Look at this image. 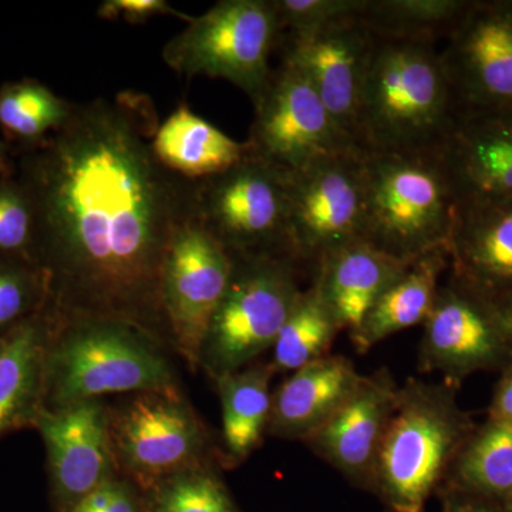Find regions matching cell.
Instances as JSON below:
<instances>
[{"label": "cell", "mask_w": 512, "mask_h": 512, "mask_svg": "<svg viewBox=\"0 0 512 512\" xmlns=\"http://www.w3.org/2000/svg\"><path fill=\"white\" fill-rule=\"evenodd\" d=\"M363 153L309 165L289 181V242L299 266H318L339 249L365 241Z\"/></svg>", "instance_id": "10"}, {"label": "cell", "mask_w": 512, "mask_h": 512, "mask_svg": "<svg viewBox=\"0 0 512 512\" xmlns=\"http://www.w3.org/2000/svg\"><path fill=\"white\" fill-rule=\"evenodd\" d=\"M281 40L311 35L330 25L360 18L367 0H272Z\"/></svg>", "instance_id": "33"}, {"label": "cell", "mask_w": 512, "mask_h": 512, "mask_svg": "<svg viewBox=\"0 0 512 512\" xmlns=\"http://www.w3.org/2000/svg\"><path fill=\"white\" fill-rule=\"evenodd\" d=\"M35 429L47 454L55 512H70L107 481L121 476L111 446L109 406L103 399L45 409Z\"/></svg>", "instance_id": "15"}, {"label": "cell", "mask_w": 512, "mask_h": 512, "mask_svg": "<svg viewBox=\"0 0 512 512\" xmlns=\"http://www.w3.org/2000/svg\"><path fill=\"white\" fill-rule=\"evenodd\" d=\"M500 373V380L495 386L493 399L488 407V417L512 423V362Z\"/></svg>", "instance_id": "36"}, {"label": "cell", "mask_w": 512, "mask_h": 512, "mask_svg": "<svg viewBox=\"0 0 512 512\" xmlns=\"http://www.w3.org/2000/svg\"><path fill=\"white\" fill-rule=\"evenodd\" d=\"M53 315V313H52ZM46 355L45 407L109 394L177 389L168 343L154 333L100 316H56Z\"/></svg>", "instance_id": "2"}, {"label": "cell", "mask_w": 512, "mask_h": 512, "mask_svg": "<svg viewBox=\"0 0 512 512\" xmlns=\"http://www.w3.org/2000/svg\"><path fill=\"white\" fill-rule=\"evenodd\" d=\"M97 15L104 20H123L131 25H140L157 16L171 15L190 22L192 16L175 10L165 0H104Z\"/></svg>", "instance_id": "34"}, {"label": "cell", "mask_w": 512, "mask_h": 512, "mask_svg": "<svg viewBox=\"0 0 512 512\" xmlns=\"http://www.w3.org/2000/svg\"><path fill=\"white\" fill-rule=\"evenodd\" d=\"M3 349H5V335L0 336V355H2Z\"/></svg>", "instance_id": "41"}, {"label": "cell", "mask_w": 512, "mask_h": 512, "mask_svg": "<svg viewBox=\"0 0 512 512\" xmlns=\"http://www.w3.org/2000/svg\"><path fill=\"white\" fill-rule=\"evenodd\" d=\"M456 116L436 43L375 37L357 116L356 140L363 151L437 150Z\"/></svg>", "instance_id": "3"}, {"label": "cell", "mask_w": 512, "mask_h": 512, "mask_svg": "<svg viewBox=\"0 0 512 512\" xmlns=\"http://www.w3.org/2000/svg\"><path fill=\"white\" fill-rule=\"evenodd\" d=\"M73 103L56 96L37 80L0 87V128L13 140L32 147L69 119Z\"/></svg>", "instance_id": "29"}, {"label": "cell", "mask_w": 512, "mask_h": 512, "mask_svg": "<svg viewBox=\"0 0 512 512\" xmlns=\"http://www.w3.org/2000/svg\"><path fill=\"white\" fill-rule=\"evenodd\" d=\"M302 292L292 258H234L231 281L202 345L200 369L215 380L255 363L274 346Z\"/></svg>", "instance_id": "6"}, {"label": "cell", "mask_w": 512, "mask_h": 512, "mask_svg": "<svg viewBox=\"0 0 512 512\" xmlns=\"http://www.w3.org/2000/svg\"><path fill=\"white\" fill-rule=\"evenodd\" d=\"M349 357L328 355L292 372L272 394L268 436L311 439L362 382Z\"/></svg>", "instance_id": "20"}, {"label": "cell", "mask_w": 512, "mask_h": 512, "mask_svg": "<svg viewBox=\"0 0 512 512\" xmlns=\"http://www.w3.org/2000/svg\"><path fill=\"white\" fill-rule=\"evenodd\" d=\"M109 427L121 476L143 493L208 461V431L180 387L128 394L109 406Z\"/></svg>", "instance_id": "9"}, {"label": "cell", "mask_w": 512, "mask_h": 512, "mask_svg": "<svg viewBox=\"0 0 512 512\" xmlns=\"http://www.w3.org/2000/svg\"><path fill=\"white\" fill-rule=\"evenodd\" d=\"M36 214L20 181L0 180V258L35 262ZM37 266V265H36Z\"/></svg>", "instance_id": "32"}, {"label": "cell", "mask_w": 512, "mask_h": 512, "mask_svg": "<svg viewBox=\"0 0 512 512\" xmlns=\"http://www.w3.org/2000/svg\"><path fill=\"white\" fill-rule=\"evenodd\" d=\"M503 505L512 495V423L487 417L458 451L439 495Z\"/></svg>", "instance_id": "26"}, {"label": "cell", "mask_w": 512, "mask_h": 512, "mask_svg": "<svg viewBox=\"0 0 512 512\" xmlns=\"http://www.w3.org/2000/svg\"><path fill=\"white\" fill-rule=\"evenodd\" d=\"M410 265L384 254L369 242L357 241L322 259L313 269L312 286L340 332L348 330L350 335Z\"/></svg>", "instance_id": "21"}, {"label": "cell", "mask_w": 512, "mask_h": 512, "mask_svg": "<svg viewBox=\"0 0 512 512\" xmlns=\"http://www.w3.org/2000/svg\"><path fill=\"white\" fill-rule=\"evenodd\" d=\"M143 494L147 512H239L210 461L185 468Z\"/></svg>", "instance_id": "30"}, {"label": "cell", "mask_w": 512, "mask_h": 512, "mask_svg": "<svg viewBox=\"0 0 512 512\" xmlns=\"http://www.w3.org/2000/svg\"><path fill=\"white\" fill-rule=\"evenodd\" d=\"M503 508L505 512H512V495L507 501H505Z\"/></svg>", "instance_id": "40"}, {"label": "cell", "mask_w": 512, "mask_h": 512, "mask_svg": "<svg viewBox=\"0 0 512 512\" xmlns=\"http://www.w3.org/2000/svg\"><path fill=\"white\" fill-rule=\"evenodd\" d=\"M52 312L43 308L5 333L0 355V437L33 427L45 409L46 355Z\"/></svg>", "instance_id": "22"}, {"label": "cell", "mask_w": 512, "mask_h": 512, "mask_svg": "<svg viewBox=\"0 0 512 512\" xmlns=\"http://www.w3.org/2000/svg\"><path fill=\"white\" fill-rule=\"evenodd\" d=\"M232 271L234 258L197 220L192 207L174 229L161 275L171 346L191 372L200 369L202 345Z\"/></svg>", "instance_id": "11"}, {"label": "cell", "mask_w": 512, "mask_h": 512, "mask_svg": "<svg viewBox=\"0 0 512 512\" xmlns=\"http://www.w3.org/2000/svg\"><path fill=\"white\" fill-rule=\"evenodd\" d=\"M289 181L249 150L224 173L194 181V215L232 258H292Z\"/></svg>", "instance_id": "8"}, {"label": "cell", "mask_w": 512, "mask_h": 512, "mask_svg": "<svg viewBox=\"0 0 512 512\" xmlns=\"http://www.w3.org/2000/svg\"><path fill=\"white\" fill-rule=\"evenodd\" d=\"M450 268L448 249L423 255L377 299L350 340L357 353H365L403 330L423 325L429 318L441 279Z\"/></svg>", "instance_id": "23"}, {"label": "cell", "mask_w": 512, "mask_h": 512, "mask_svg": "<svg viewBox=\"0 0 512 512\" xmlns=\"http://www.w3.org/2000/svg\"><path fill=\"white\" fill-rule=\"evenodd\" d=\"M70 512H147V508L143 491L127 478L119 476L114 480L110 501L104 507L80 503Z\"/></svg>", "instance_id": "35"}, {"label": "cell", "mask_w": 512, "mask_h": 512, "mask_svg": "<svg viewBox=\"0 0 512 512\" xmlns=\"http://www.w3.org/2000/svg\"><path fill=\"white\" fill-rule=\"evenodd\" d=\"M488 302H490L495 319H497L498 325L503 330L505 339H507L512 350V293Z\"/></svg>", "instance_id": "38"}, {"label": "cell", "mask_w": 512, "mask_h": 512, "mask_svg": "<svg viewBox=\"0 0 512 512\" xmlns=\"http://www.w3.org/2000/svg\"><path fill=\"white\" fill-rule=\"evenodd\" d=\"M365 241L413 264L447 248L458 201L439 148L412 153H363Z\"/></svg>", "instance_id": "5"}, {"label": "cell", "mask_w": 512, "mask_h": 512, "mask_svg": "<svg viewBox=\"0 0 512 512\" xmlns=\"http://www.w3.org/2000/svg\"><path fill=\"white\" fill-rule=\"evenodd\" d=\"M8 146L0 140V175H5L9 170Z\"/></svg>", "instance_id": "39"}, {"label": "cell", "mask_w": 512, "mask_h": 512, "mask_svg": "<svg viewBox=\"0 0 512 512\" xmlns=\"http://www.w3.org/2000/svg\"><path fill=\"white\" fill-rule=\"evenodd\" d=\"M443 512H505L503 505L463 495L443 494Z\"/></svg>", "instance_id": "37"}, {"label": "cell", "mask_w": 512, "mask_h": 512, "mask_svg": "<svg viewBox=\"0 0 512 512\" xmlns=\"http://www.w3.org/2000/svg\"><path fill=\"white\" fill-rule=\"evenodd\" d=\"M284 40L282 63L311 83L330 116L357 143V116L375 36L360 18H353Z\"/></svg>", "instance_id": "16"}, {"label": "cell", "mask_w": 512, "mask_h": 512, "mask_svg": "<svg viewBox=\"0 0 512 512\" xmlns=\"http://www.w3.org/2000/svg\"><path fill=\"white\" fill-rule=\"evenodd\" d=\"M46 303V278L36 265L0 258V330L15 328Z\"/></svg>", "instance_id": "31"}, {"label": "cell", "mask_w": 512, "mask_h": 512, "mask_svg": "<svg viewBox=\"0 0 512 512\" xmlns=\"http://www.w3.org/2000/svg\"><path fill=\"white\" fill-rule=\"evenodd\" d=\"M271 363L252 365L217 377L222 412L221 463L237 467L261 447L271 420Z\"/></svg>", "instance_id": "25"}, {"label": "cell", "mask_w": 512, "mask_h": 512, "mask_svg": "<svg viewBox=\"0 0 512 512\" xmlns=\"http://www.w3.org/2000/svg\"><path fill=\"white\" fill-rule=\"evenodd\" d=\"M448 274L493 301L512 293V198L460 208Z\"/></svg>", "instance_id": "19"}, {"label": "cell", "mask_w": 512, "mask_h": 512, "mask_svg": "<svg viewBox=\"0 0 512 512\" xmlns=\"http://www.w3.org/2000/svg\"><path fill=\"white\" fill-rule=\"evenodd\" d=\"M339 332L318 291L313 286L305 289L272 346V367L275 372H295L330 355Z\"/></svg>", "instance_id": "28"}, {"label": "cell", "mask_w": 512, "mask_h": 512, "mask_svg": "<svg viewBox=\"0 0 512 512\" xmlns=\"http://www.w3.org/2000/svg\"><path fill=\"white\" fill-rule=\"evenodd\" d=\"M158 117L146 94L73 104L69 119L20 164L36 214L35 262L56 316L126 320L171 346L161 275L194 181L153 150Z\"/></svg>", "instance_id": "1"}, {"label": "cell", "mask_w": 512, "mask_h": 512, "mask_svg": "<svg viewBox=\"0 0 512 512\" xmlns=\"http://www.w3.org/2000/svg\"><path fill=\"white\" fill-rule=\"evenodd\" d=\"M278 43L272 0H221L168 40L163 60L181 76L227 80L255 104L271 82L269 59Z\"/></svg>", "instance_id": "7"}, {"label": "cell", "mask_w": 512, "mask_h": 512, "mask_svg": "<svg viewBox=\"0 0 512 512\" xmlns=\"http://www.w3.org/2000/svg\"><path fill=\"white\" fill-rule=\"evenodd\" d=\"M458 207L512 198V109L458 111L440 148Z\"/></svg>", "instance_id": "17"}, {"label": "cell", "mask_w": 512, "mask_h": 512, "mask_svg": "<svg viewBox=\"0 0 512 512\" xmlns=\"http://www.w3.org/2000/svg\"><path fill=\"white\" fill-rule=\"evenodd\" d=\"M420 369L458 387L478 372H503L512 350L490 302L450 274L423 323Z\"/></svg>", "instance_id": "13"}, {"label": "cell", "mask_w": 512, "mask_h": 512, "mask_svg": "<svg viewBox=\"0 0 512 512\" xmlns=\"http://www.w3.org/2000/svg\"><path fill=\"white\" fill-rule=\"evenodd\" d=\"M473 0H367L360 20L377 39L436 43L456 29Z\"/></svg>", "instance_id": "27"}, {"label": "cell", "mask_w": 512, "mask_h": 512, "mask_svg": "<svg viewBox=\"0 0 512 512\" xmlns=\"http://www.w3.org/2000/svg\"><path fill=\"white\" fill-rule=\"evenodd\" d=\"M446 42L457 113L512 109V0H473Z\"/></svg>", "instance_id": "14"}, {"label": "cell", "mask_w": 512, "mask_h": 512, "mask_svg": "<svg viewBox=\"0 0 512 512\" xmlns=\"http://www.w3.org/2000/svg\"><path fill=\"white\" fill-rule=\"evenodd\" d=\"M399 389L387 369L363 375L352 396L305 443L350 483L370 490L377 453Z\"/></svg>", "instance_id": "18"}, {"label": "cell", "mask_w": 512, "mask_h": 512, "mask_svg": "<svg viewBox=\"0 0 512 512\" xmlns=\"http://www.w3.org/2000/svg\"><path fill=\"white\" fill-rule=\"evenodd\" d=\"M248 146L252 154L288 174L325 158L362 150L330 116L311 83L282 63L256 101Z\"/></svg>", "instance_id": "12"}, {"label": "cell", "mask_w": 512, "mask_h": 512, "mask_svg": "<svg viewBox=\"0 0 512 512\" xmlns=\"http://www.w3.org/2000/svg\"><path fill=\"white\" fill-rule=\"evenodd\" d=\"M474 427L458 404L457 387L407 380L380 444L370 491L390 512H426Z\"/></svg>", "instance_id": "4"}, {"label": "cell", "mask_w": 512, "mask_h": 512, "mask_svg": "<svg viewBox=\"0 0 512 512\" xmlns=\"http://www.w3.org/2000/svg\"><path fill=\"white\" fill-rule=\"evenodd\" d=\"M153 150L160 163L188 181L224 173L249 153L247 141L239 143L210 121L180 106L158 126Z\"/></svg>", "instance_id": "24"}]
</instances>
